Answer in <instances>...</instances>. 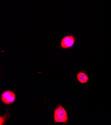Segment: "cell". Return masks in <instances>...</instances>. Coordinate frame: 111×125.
<instances>
[{"label":"cell","mask_w":111,"mask_h":125,"mask_svg":"<svg viewBox=\"0 0 111 125\" xmlns=\"http://www.w3.org/2000/svg\"><path fill=\"white\" fill-rule=\"evenodd\" d=\"M54 124L62 123L66 125L69 122V117L65 108L60 104L58 105L54 110L53 115Z\"/></svg>","instance_id":"cell-1"},{"label":"cell","mask_w":111,"mask_h":125,"mask_svg":"<svg viewBox=\"0 0 111 125\" xmlns=\"http://www.w3.org/2000/svg\"><path fill=\"white\" fill-rule=\"evenodd\" d=\"M1 100L2 102L6 105H11L14 103L16 101V94L11 90H5L1 95Z\"/></svg>","instance_id":"cell-2"},{"label":"cell","mask_w":111,"mask_h":125,"mask_svg":"<svg viewBox=\"0 0 111 125\" xmlns=\"http://www.w3.org/2000/svg\"><path fill=\"white\" fill-rule=\"evenodd\" d=\"M76 37L73 35H66L61 39L60 47L62 49H69L73 47L76 42Z\"/></svg>","instance_id":"cell-3"},{"label":"cell","mask_w":111,"mask_h":125,"mask_svg":"<svg viewBox=\"0 0 111 125\" xmlns=\"http://www.w3.org/2000/svg\"><path fill=\"white\" fill-rule=\"evenodd\" d=\"M77 79L81 83L85 84L87 83L89 78L87 74L84 72H79L77 74Z\"/></svg>","instance_id":"cell-4"},{"label":"cell","mask_w":111,"mask_h":125,"mask_svg":"<svg viewBox=\"0 0 111 125\" xmlns=\"http://www.w3.org/2000/svg\"><path fill=\"white\" fill-rule=\"evenodd\" d=\"M10 114L8 110H7L6 113L5 114V115L3 116L0 117V125H5L6 123V122L8 121V120L10 118Z\"/></svg>","instance_id":"cell-5"}]
</instances>
